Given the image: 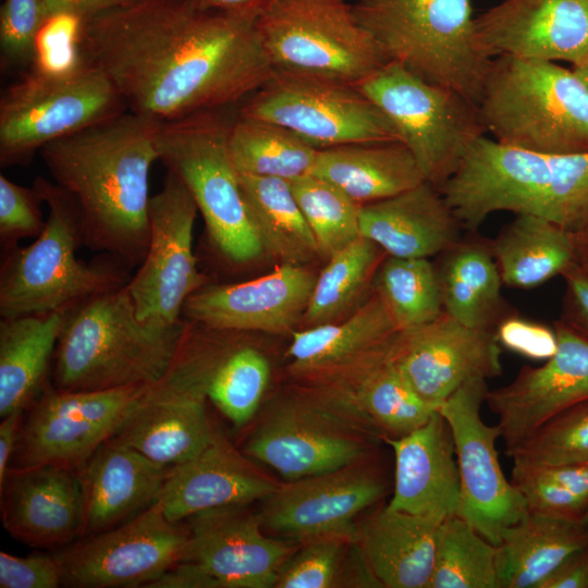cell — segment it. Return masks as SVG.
Listing matches in <instances>:
<instances>
[{"label": "cell", "instance_id": "6da1fadb", "mask_svg": "<svg viewBox=\"0 0 588 588\" xmlns=\"http://www.w3.org/2000/svg\"><path fill=\"white\" fill-rule=\"evenodd\" d=\"M256 19L192 0H135L78 20L73 47L127 111L166 122L230 108L266 83L273 69Z\"/></svg>", "mask_w": 588, "mask_h": 588}, {"label": "cell", "instance_id": "52a82bcc", "mask_svg": "<svg viewBox=\"0 0 588 588\" xmlns=\"http://www.w3.org/2000/svg\"><path fill=\"white\" fill-rule=\"evenodd\" d=\"M224 109L162 122L157 147L159 160L195 200L213 252L225 264L242 267L259 260L265 249L229 152L233 119Z\"/></svg>", "mask_w": 588, "mask_h": 588}, {"label": "cell", "instance_id": "7a4b0ae2", "mask_svg": "<svg viewBox=\"0 0 588 588\" xmlns=\"http://www.w3.org/2000/svg\"><path fill=\"white\" fill-rule=\"evenodd\" d=\"M162 121L125 111L54 140L39 152L75 203L84 245L124 267L139 266L149 242V172Z\"/></svg>", "mask_w": 588, "mask_h": 588}, {"label": "cell", "instance_id": "9f6ffc18", "mask_svg": "<svg viewBox=\"0 0 588 588\" xmlns=\"http://www.w3.org/2000/svg\"><path fill=\"white\" fill-rule=\"evenodd\" d=\"M203 10L222 11L229 13L249 14L258 16L272 0H192Z\"/></svg>", "mask_w": 588, "mask_h": 588}, {"label": "cell", "instance_id": "2e32d148", "mask_svg": "<svg viewBox=\"0 0 588 588\" xmlns=\"http://www.w3.org/2000/svg\"><path fill=\"white\" fill-rule=\"evenodd\" d=\"M145 388L73 392L49 383L23 414L11 466L79 469L114 436Z\"/></svg>", "mask_w": 588, "mask_h": 588}, {"label": "cell", "instance_id": "f1b7e54d", "mask_svg": "<svg viewBox=\"0 0 588 588\" xmlns=\"http://www.w3.org/2000/svg\"><path fill=\"white\" fill-rule=\"evenodd\" d=\"M462 229L440 189L427 181L359 210L360 236L391 257L439 256L462 238Z\"/></svg>", "mask_w": 588, "mask_h": 588}, {"label": "cell", "instance_id": "8d00e7d4", "mask_svg": "<svg viewBox=\"0 0 588 588\" xmlns=\"http://www.w3.org/2000/svg\"><path fill=\"white\" fill-rule=\"evenodd\" d=\"M240 180L265 255L304 266L320 257L317 241L295 198L291 181L241 174Z\"/></svg>", "mask_w": 588, "mask_h": 588}, {"label": "cell", "instance_id": "e575fe53", "mask_svg": "<svg viewBox=\"0 0 588 588\" xmlns=\"http://www.w3.org/2000/svg\"><path fill=\"white\" fill-rule=\"evenodd\" d=\"M440 256L436 268L443 310L467 327L494 330L507 313L488 241L461 238Z\"/></svg>", "mask_w": 588, "mask_h": 588}, {"label": "cell", "instance_id": "4316f807", "mask_svg": "<svg viewBox=\"0 0 588 588\" xmlns=\"http://www.w3.org/2000/svg\"><path fill=\"white\" fill-rule=\"evenodd\" d=\"M399 332L372 291L346 318L293 333L287 350L291 373L313 388L327 384L388 352Z\"/></svg>", "mask_w": 588, "mask_h": 588}, {"label": "cell", "instance_id": "9a60e30c", "mask_svg": "<svg viewBox=\"0 0 588 588\" xmlns=\"http://www.w3.org/2000/svg\"><path fill=\"white\" fill-rule=\"evenodd\" d=\"M488 390L487 380L468 381L437 411L446 420L454 442L460 476L456 515L498 546L504 531L528 512L524 498L501 468L497 450L500 429L481 417Z\"/></svg>", "mask_w": 588, "mask_h": 588}, {"label": "cell", "instance_id": "816d5d0a", "mask_svg": "<svg viewBox=\"0 0 588 588\" xmlns=\"http://www.w3.org/2000/svg\"><path fill=\"white\" fill-rule=\"evenodd\" d=\"M562 278L565 295L561 320L588 336V273L574 265Z\"/></svg>", "mask_w": 588, "mask_h": 588}, {"label": "cell", "instance_id": "603a6c76", "mask_svg": "<svg viewBox=\"0 0 588 588\" xmlns=\"http://www.w3.org/2000/svg\"><path fill=\"white\" fill-rule=\"evenodd\" d=\"M316 279L304 266L281 264L254 280L206 284L186 301L182 316L221 331L283 334L302 322Z\"/></svg>", "mask_w": 588, "mask_h": 588}, {"label": "cell", "instance_id": "680465c9", "mask_svg": "<svg viewBox=\"0 0 588 588\" xmlns=\"http://www.w3.org/2000/svg\"><path fill=\"white\" fill-rule=\"evenodd\" d=\"M572 69L588 87V53L578 63L574 64Z\"/></svg>", "mask_w": 588, "mask_h": 588}, {"label": "cell", "instance_id": "8992f818", "mask_svg": "<svg viewBox=\"0 0 588 588\" xmlns=\"http://www.w3.org/2000/svg\"><path fill=\"white\" fill-rule=\"evenodd\" d=\"M33 186L48 206V218L30 245L4 252L1 318L48 314L125 285L127 268L115 259L89 264L76 257L84 240L74 200L42 176Z\"/></svg>", "mask_w": 588, "mask_h": 588}, {"label": "cell", "instance_id": "83f0119b", "mask_svg": "<svg viewBox=\"0 0 588 588\" xmlns=\"http://www.w3.org/2000/svg\"><path fill=\"white\" fill-rule=\"evenodd\" d=\"M171 468L112 437L102 443L79 468V538L119 526L155 504Z\"/></svg>", "mask_w": 588, "mask_h": 588}, {"label": "cell", "instance_id": "db71d44e", "mask_svg": "<svg viewBox=\"0 0 588 588\" xmlns=\"http://www.w3.org/2000/svg\"><path fill=\"white\" fill-rule=\"evenodd\" d=\"M539 588H588V549L565 561Z\"/></svg>", "mask_w": 588, "mask_h": 588}, {"label": "cell", "instance_id": "4fadbf2b", "mask_svg": "<svg viewBox=\"0 0 588 588\" xmlns=\"http://www.w3.org/2000/svg\"><path fill=\"white\" fill-rule=\"evenodd\" d=\"M197 213L189 191L168 169L162 188L150 197L147 252L126 283L144 323L169 327L181 322L186 301L207 284L193 249Z\"/></svg>", "mask_w": 588, "mask_h": 588}, {"label": "cell", "instance_id": "ee69618b", "mask_svg": "<svg viewBox=\"0 0 588 588\" xmlns=\"http://www.w3.org/2000/svg\"><path fill=\"white\" fill-rule=\"evenodd\" d=\"M295 198L328 259L359 234L360 205L330 182L314 174L291 181Z\"/></svg>", "mask_w": 588, "mask_h": 588}, {"label": "cell", "instance_id": "bcb514c9", "mask_svg": "<svg viewBox=\"0 0 588 588\" xmlns=\"http://www.w3.org/2000/svg\"><path fill=\"white\" fill-rule=\"evenodd\" d=\"M354 537L328 534L307 539L279 573L275 588H331L338 586L345 547Z\"/></svg>", "mask_w": 588, "mask_h": 588}, {"label": "cell", "instance_id": "30bf717a", "mask_svg": "<svg viewBox=\"0 0 588 588\" xmlns=\"http://www.w3.org/2000/svg\"><path fill=\"white\" fill-rule=\"evenodd\" d=\"M256 27L273 70L355 85L389 61L347 0H272Z\"/></svg>", "mask_w": 588, "mask_h": 588}, {"label": "cell", "instance_id": "74e56055", "mask_svg": "<svg viewBox=\"0 0 588 588\" xmlns=\"http://www.w3.org/2000/svg\"><path fill=\"white\" fill-rule=\"evenodd\" d=\"M387 257L372 241L359 236L328 258L317 275L303 317L306 328L342 320L367 301L377 271Z\"/></svg>", "mask_w": 588, "mask_h": 588}, {"label": "cell", "instance_id": "e0dca14e", "mask_svg": "<svg viewBox=\"0 0 588 588\" xmlns=\"http://www.w3.org/2000/svg\"><path fill=\"white\" fill-rule=\"evenodd\" d=\"M188 536L187 526L170 522L156 502L127 522L54 553L62 586L146 588L183 560Z\"/></svg>", "mask_w": 588, "mask_h": 588}, {"label": "cell", "instance_id": "277c9868", "mask_svg": "<svg viewBox=\"0 0 588 588\" xmlns=\"http://www.w3.org/2000/svg\"><path fill=\"white\" fill-rule=\"evenodd\" d=\"M187 321L142 322L126 284L72 306L58 339L51 384L60 391L149 385L171 364Z\"/></svg>", "mask_w": 588, "mask_h": 588}, {"label": "cell", "instance_id": "f5cc1de1", "mask_svg": "<svg viewBox=\"0 0 588 588\" xmlns=\"http://www.w3.org/2000/svg\"><path fill=\"white\" fill-rule=\"evenodd\" d=\"M135 0H44L48 21L54 17L86 19Z\"/></svg>", "mask_w": 588, "mask_h": 588}, {"label": "cell", "instance_id": "1f68e13d", "mask_svg": "<svg viewBox=\"0 0 588 588\" xmlns=\"http://www.w3.org/2000/svg\"><path fill=\"white\" fill-rule=\"evenodd\" d=\"M69 308L0 320V417L25 412L49 384Z\"/></svg>", "mask_w": 588, "mask_h": 588}, {"label": "cell", "instance_id": "f35d334b", "mask_svg": "<svg viewBox=\"0 0 588 588\" xmlns=\"http://www.w3.org/2000/svg\"><path fill=\"white\" fill-rule=\"evenodd\" d=\"M228 148L241 174L293 181L311 174L319 149L279 124L237 114Z\"/></svg>", "mask_w": 588, "mask_h": 588}, {"label": "cell", "instance_id": "5b68a950", "mask_svg": "<svg viewBox=\"0 0 588 588\" xmlns=\"http://www.w3.org/2000/svg\"><path fill=\"white\" fill-rule=\"evenodd\" d=\"M500 144L551 155L588 152V87L556 62L491 60L477 105Z\"/></svg>", "mask_w": 588, "mask_h": 588}, {"label": "cell", "instance_id": "f6af8a7d", "mask_svg": "<svg viewBox=\"0 0 588 588\" xmlns=\"http://www.w3.org/2000/svg\"><path fill=\"white\" fill-rule=\"evenodd\" d=\"M506 455L517 465L588 464V402L552 417Z\"/></svg>", "mask_w": 588, "mask_h": 588}, {"label": "cell", "instance_id": "836d02e7", "mask_svg": "<svg viewBox=\"0 0 588 588\" xmlns=\"http://www.w3.org/2000/svg\"><path fill=\"white\" fill-rule=\"evenodd\" d=\"M311 174L335 185L360 206L426 181L412 152L401 142L319 149Z\"/></svg>", "mask_w": 588, "mask_h": 588}, {"label": "cell", "instance_id": "8fae6325", "mask_svg": "<svg viewBox=\"0 0 588 588\" xmlns=\"http://www.w3.org/2000/svg\"><path fill=\"white\" fill-rule=\"evenodd\" d=\"M354 86L392 122L425 180L439 189L486 134L476 105L395 61Z\"/></svg>", "mask_w": 588, "mask_h": 588}, {"label": "cell", "instance_id": "ba28073f", "mask_svg": "<svg viewBox=\"0 0 588 588\" xmlns=\"http://www.w3.org/2000/svg\"><path fill=\"white\" fill-rule=\"evenodd\" d=\"M353 8L389 61L478 105L492 59L474 41L473 0H360Z\"/></svg>", "mask_w": 588, "mask_h": 588}, {"label": "cell", "instance_id": "9c48e42d", "mask_svg": "<svg viewBox=\"0 0 588 588\" xmlns=\"http://www.w3.org/2000/svg\"><path fill=\"white\" fill-rule=\"evenodd\" d=\"M127 108L110 79L75 58L60 69H37L0 98V163L22 164L46 145Z\"/></svg>", "mask_w": 588, "mask_h": 588}, {"label": "cell", "instance_id": "7c38bea8", "mask_svg": "<svg viewBox=\"0 0 588 588\" xmlns=\"http://www.w3.org/2000/svg\"><path fill=\"white\" fill-rule=\"evenodd\" d=\"M237 114L284 126L318 149L401 142L392 122L354 85L281 70H272Z\"/></svg>", "mask_w": 588, "mask_h": 588}, {"label": "cell", "instance_id": "c3c4849f", "mask_svg": "<svg viewBox=\"0 0 588 588\" xmlns=\"http://www.w3.org/2000/svg\"><path fill=\"white\" fill-rule=\"evenodd\" d=\"M37 189L19 185L0 175V242L3 252L17 246L19 241L37 237L45 228Z\"/></svg>", "mask_w": 588, "mask_h": 588}, {"label": "cell", "instance_id": "5bb4252c", "mask_svg": "<svg viewBox=\"0 0 588 588\" xmlns=\"http://www.w3.org/2000/svg\"><path fill=\"white\" fill-rule=\"evenodd\" d=\"M372 432L319 394L275 406L246 443L245 452L287 481L363 462Z\"/></svg>", "mask_w": 588, "mask_h": 588}, {"label": "cell", "instance_id": "60d3db41", "mask_svg": "<svg viewBox=\"0 0 588 588\" xmlns=\"http://www.w3.org/2000/svg\"><path fill=\"white\" fill-rule=\"evenodd\" d=\"M427 588H499L497 546L460 516L445 518L438 528Z\"/></svg>", "mask_w": 588, "mask_h": 588}, {"label": "cell", "instance_id": "11a10c76", "mask_svg": "<svg viewBox=\"0 0 588 588\" xmlns=\"http://www.w3.org/2000/svg\"><path fill=\"white\" fill-rule=\"evenodd\" d=\"M23 414V412H19L2 417L0 424V482L11 466Z\"/></svg>", "mask_w": 588, "mask_h": 588}, {"label": "cell", "instance_id": "b9f144b4", "mask_svg": "<svg viewBox=\"0 0 588 588\" xmlns=\"http://www.w3.org/2000/svg\"><path fill=\"white\" fill-rule=\"evenodd\" d=\"M269 376L268 359L260 351L225 342L213 364L207 397L231 422L243 426L256 414Z\"/></svg>", "mask_w": 588, "mask_h": 588}, {"label": "cell", "instance_id": "94428289", "mask_svg": "<svg viewBox=\"0 0 588 588\" xmlns=\"http://www.w3.org/2000/svg\"><path fill=\"white\" fill-rule=\"evenodd\" d=\"M357 1H360V0H356V2H357Z\"/></svg>", "mask_w": 588, "mask_h": 588}, {"label": "cell", "instance_id": "484cf974", "mask_svg": "<svg viewBox=\"0 0 588 588\" xmlns=\"http://www.w3.org/2000/svg\"><path fill=\"white\" fill-rule=\"evenodd\" d=\"M394 454L391 510L442 522L456 515L460 476L451 429L436 411L420 427L385 438Z\"/></svg>", "mask_w": 588, "mask_h": 588}, {"label": "cell", "instance_id": "3957f363", "mask_svg": "<svg viewBox=\"0 0 588 588\" xmlns=\"http://www.w3.org/2000/svg\"><path fill=\"white\" fill-rule=\"evenodd\" d=\"M440 192L469 232L499 211L537 216L574 232L588 218V152L542 154L483 135Z\"/></svg>", "mask_w": 588, "mask_h": 588}, {"label": "cell", "instance_id": "681fc988", "mask_svg": "<svg viewBox=\"0 0 588 588\" xmlns=\"http://www.w3.org/2000/svg\"><path fill=\"white\" fill-rule=\"evenodd\" d=\"M493 331L501 347L529 359L547 360L558 350L554 327L515 314L505 315Z\"/></svg>", "mask_w": 588, "mask_h": 588}, {"label": "cell", "instance_id": "ab89813d", "mask_svg": "<svg viewBox=\"0 0 588 588\" xmlns=\"http://www.w3.org/2000/svg\"><path fill=\"white\" fill-rule=\"evenodd\" d=\"M373 291L400 331L422 327L444 311L437 268L427 258L387 256L377 271Z\"/></svg>", "mask_w": 588, "mask_h": 588}, {"label": "cell", "instance_id": "d590c367", "mask_svg": "<svg viewBox=\"0 0 588 588\" xmlns=\"http://www.w3.org/2000/svg\"><path fill=\"white\" fill-rule=\"evenodd\" d=\"M488 244L510 289L538 287L576 265L571 232L532 215H516Z\"/></svg>", "mask_w": 588, "mask_h": 588}, {"label": "cell", "instance_id": "d6986e66", "mask_svg": "<svg viewBox=\"0 0 588 588\" xmlns=\"http://www.w3.org/2000/svg\"><path fill=\"white\" fill-rule=\"evenodd\" d=\"M501 353L493 330L467 327L445 311L422 327L400 331L390 348L409 385L436 408L466 382L500 376Z\"/></svg>", "mask_w": 588, "mask_h": 588}, {"label": "cell", "instance_id": "44dd1931", "mask_svg": "<svg viewBox=\"0 0 588 588\" xmlns=\"http://www.w3.org/2000/svg\"><path fill=\"white\" fill-rule=\"evenodd\" d=\"M377 469L355 463L280 485L265 499L260 512L268 527L293 541L328 535L357 536L354 518L385 493Z\"/></svg>", "mask_w": 588, "mask_h": 588}, {"label": "cell", "instance_id": "ac0fdd59", "mask_svg": "<svg viewBox=\"0 0 588 588\" xmlns=\"http://www.w3.org/2000/svg\"><path fill=\"white\" fill-rule=\"evenodd\" d=\"M183 560L212 588H270L297 547L268 537L247 505L206 510L187 518Z\"/></svg>", "mask_w": 588, "mask_h": 588}, {"label": "cell", "instance_id": "7bdbcfd3", "mask_svg": "<svg viewBox=\"0 0 588 588\" xmlns=\"http://www.w3.org/2000/svg\"><path fill=\"white\" fill-rule=\"evenodd\" d=\"M510 480L530 514L583 519L588 510V464H513Z\"/></svg>", "mask_w": 588, "mask_h": 588}, {"label": "cell", "instance_id": "d4e9b609", "mask_svg": "<svg viewBox=\"0 0 588 588\" xmlns=\"http://www.w3.org/2000/svg\"><path fill=\"white\" fill-rule=\"evenodd\" d=\"M279 486L216 430L200 452L171 468L157 503L170 522L181 523L206 510L265 500Z\"/></svg>", "mask_w": 588, "mask_h": 588}, {"label": "cell", "instance_id": "7dc6e473", "mask_svg": "<svg viewBox=\"0 0 588 588\" xmlns=\"http://www.w3.org/2000/svg\"><path fill=\"white\" fill-rule=\"evenodd\" d=\"M47 21L44 0H3L0 9L2 68H24L32 63L37 38Z\"/></svg>", "mask_w": 588, "mask_h": 588}, {"label": "cell", "instance_id": "6f0895ef", "mask_svg": "<svg viewBox=\"0 0 588 588\" xmlns=\"http://www.w3.org/2000/svg\"><path fill=\"white\" fill-rule=\"evenodd\" d=\"M571 236L576 265L588 273V218L579 229L571 232Z\"/></svg>", "mask_w": 588, "mask_h": 588}, {"label": "cell", "instance_id": "7402d4cb", "mask_svg": "<svg viewBox=\"0 0 588 588\" xmlns=\"http://www.w3.org/2000/svg\"><path fill=\"white\" fill-rule=\"evenodd\" d=\"M489 59L578 63L588 53V0H503L473 22Z\"/></svg>", "mask_w": 588, "mask_h": 588}, {"label": "cell", "instance_id": "cb8c5ba5", "mask_svg": "<svg viewBox=\"0 0 588 588\" xmlns=\"http://www.w3.org/2000/svg\"><path fill=\"white\" fill-rule=\"evenodd\" d=\"M0 516L7 532L27 546L63 548L79 538V469L40 464L10 466L0 482Z\"/></svg>", "mask_w": 588, "mask_h": 588}, {"label": "cell", "instance_id": "4dcf8cb0", "mask_svg": "<svg viewBox=\"0 0 588 588\" xmlns=\"http://www.w3.org/2000/svg\"><path fill=\"white\" fill-rule=\"evenodd\" d=\"M440 523L385 505L357 526L356 542L380 587H428Z\"/></svg>", "mask_w": 588, "mask_h": 588}, {"label": "cell", "instance_id": "91938a15", "mask_svg": "<svg viewBox=\"0 0 588 588\" xmlns=\"http://www.w3.org/2000/svg\"><path fill=\"white\" fill-rule=\"evenodd\" d=\"M583 520H584L586 524H588V510H587V512H586V514H585Z\"/></svg>", "mask_w": 588, "mask_h": 588}, {"label": "cell", "instance_id": "f546056e", "mask_svg": "<svg viewBox=\"0 0 588 588\" xmlns=\"http://www.w3.org/2000/svg\"><path fill=\"white\" fill-rule=\"evenodd\" d=\"M314 389L334 407L350 418H355L382 440L412 432L437 411L409 385L391 359L390 350Z\"/></svg>", "mask_w": 588, "mask_h": 588}, {"label": "cell", "instance_id": "d6a6232c", "mask_svg": "<svg viewBox=\"0 0 588 588\" xmlns=\"http://www.w3.org/2000/svg\"><path fill=\"white\" fill-rule=\"evenodd\" d=\"M588 549V524L527 513L497 546L499 588H539L569 558Z\"/></svg>", "mask_w": 588, "mask_h": 588}, {"label": "cell", "instance_id": "ffe728a7", "mask_svg": "<svg viewBox=\"0 0 588 588\" xmlns=\"http://www.w3.org/2000/svg\"><path fill=\"white\" fill-rule=\"evenodd\" d=\"M558 350L539 367L524 366L507 384L488 390L505 453L558 414L588 402V336L554 322Z\"/></svg>", "mask_w": 588, "mask_h": 588}, {"label": "cell", "instance_id": "f907efd6", "mask_svg": "<svg viewBox=\"0 0 588 588\" xmlns=\"http://www.w3.org/2000/svg\"><path fill=\"white\" fill-rule=\"evenodd\" d=\"M63 571L56 554L16 556L0 552L1 588H57Z\"/></svg>", "mask_w": 588, "mask_h": 588}]
</instances>
